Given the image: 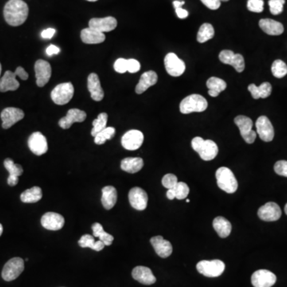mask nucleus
I'll use <instances>...</instances> for the list:
<instances>
[{"mask_svg": "<svg viewBox=\"0 0 287 287\" xmlns=\"http://www.w3.org/2000/svg\"><path fill=\"white\" fill-rule=\"evenodd\" d=\"M28 14V4L23 0H9L4 7V19L12 27H19L24 24Z\"/></svg>", "mask_w": 287, "mask_h": 287, "instance_id": "1", "label": "nucleus"}, {"mask_svg": "<svg viewBox=\"0 0 287 287\" xmlns=\"http://www.w3.org/2000/svg\"><path fill=\"white\" fill-rule=\"evenodd\" d=\"M192 149L199 153L202 160L209 161L216 157L219 148L211 140H203L202 137H196L191 141Z\"/></svg>", "mask_w": 287, "mask_h": 287, "instance_id": "2", "label": "nucleus"}, {"mask_svg": "<svg viewBox=\"0 0 287 287\" xmlns=\"http://www.w3.org/2000/svg\"><path fill=\"white\" fill-rule=\"evenodd\" d=\"M217 184L227 193H234L238 189V181L232 171L227 167H221L215 172Z\"/></svg>", "mask_w": 287, "mask_h": 287, "instance_id": "3", "label": "nucleus"}, {"mask_svg": "<svg viewBox=\"0 0 287 287\" xmlns=\"http://www.w3.org/2000/svg\"><path fill=\"white\" fill-rule=\"evenodd\" d=\"M207 100L199 94H191L182 100L180 110L181 114H188L191 113H201L207 110Z\"/></svg>", "mask_w": 287, "mask_h": 287, "instance_id": "4", "label": "nucleus"}, {"mask_svg": "<svg viewBox=\"0 0 287 287\" xmlns=\"http://www.w3.org/2000/svg\"><path fill=\"white\" fill-rule=\"evenodd\" d=\"M196 269L199 273L206 277H219L224 271L225 264L223 261L219 259L211 260V261L203 260L198 262Z\"/></svg>", "mask_w": 287, "mask_h": 287, "instance_id": "5", "label": "nucleus"}, {"mask_svg": "<svg viewBox=\"0 0 287 287\" xmlns=\"http://www.w3.org/2000/svg\"><path fill=\"white\" fill-rule=\"evenodd\" d=\"M75 94V89L71 82H66L58 85L51 92L53 102L59 106H63L71 102Z\"/></svg>", "mask_w": 287, "mask_h": 287, "instance_id": "6", "label": "nucleus"}, {"mask_svg": "<svg viewBox=\"0 0 287 287\" xmlns=\"http://www.w3.org/2000/svg\"><path fill=\"white\" fill-rule=\"evenodd\" d=\"M234 123L238 126L241 136L247 144H253L255 141L257 133L252 129L253 121L246 116H237L234 118Z\"/></svg>", "mask_w": 287, "mask_h": 287, "instance_id": "7", "label": "nucleus"}, {"mask_svg": "<svg viewBox=\"0 0 287 287\" xmlns=\"http://www.w3.org/2000/svg\"><path fill=\"white\" fill-rule=\"evenodd\" d=\"M24 270V261L21 258H13L9 260L2 271V277L5 281L16 279Z\"/></svg>", "mask_w": 287, "mask_h": 287, "instance_id": "8", "label": "nucleus"}, {"mask_svg": "<svg viewBox=\"0 0 287 287\" xmlns=\"http://www.w3.org/2000/svg\"><path fill=\"white\" fill-rule=\"evenodd\" d=\"M164 67L168 75L172 77L181 76L186 69L184 61L179 59L177 55L174 53H168L165 56Z\"/></svg>", "mask_w": 287, "mask_h": 287, "instance_id": "9", "label": "nucleus"}, {"mask_svg": "<svg viewBox=\"0 0 287 287\" xmlns=\"http://www.w3.org/2000/svg\"><path fill=\"white\" fill-rule=\"evenodd\" d=\"M219 58L221 63L232 66L237 72L242 73L244 71V58L240 54H234L232 51L224 50L219 53Z\"/></svg>", "mask_w": 287, "mask_h": 287, "instance_id": "10", "label": "nucleus"}, {"mask_svg": "<svg viewBox=\"0 0 287 287\" xmlns=\"http://www.w3.org/2000/svg\"><path fill=\"white\" fill-rule=\"evenodd\" d=\"M276 281L275 274L267 269H258L251 276V283L254 287H271Z\"/></svg>", "mask_w": 287, "mask_h": 287, "instance_id": "11", "label": "nucleus"}, {"mask_svg": "<svg viewBox=\"0 0 287 287\" xmlns=\"http://www.w3.org/2000/svg\"><path fill=\"white\" fill-rule=\"evenodd\" d=\"M36 71V84L39 87H43L48 83L51 79V66L47 61L39 59L35 64Z\"/></svg>", "mask_w": 287, "mask_h": 287, "instance_id": "12", "label": "nucleus"}, {"mask_svg": "<svg viewBox=\"0 0 287 287\" xmlns=\"http://www.w3.org/2000/svg\"><path fill=\"white\" fill-rule=\"evenodd\" d=\"M256 129L260 139L265 142H270L274 137V130L271 122L266 116H261L256 121Z\"/></svg>", "mask_w": 287, "mask_h": 287, "instance_id": "13", "label": "nucleus"}, {"mask_svg": "<svg viewBox=\"0 0 287 287\" xmlns=\"http://www.w3.org/2000/svg\"><path fill=\"white\" fill-rule=\"evenodd\" d=\"M30 150L37 156L45 154L48 150L47 138L40 132L32 133L28 139Z\"/></svg>", "mask_w": 287, "mask_h": 287, "instance_id": "14", "label": "nucleus"}, {"mask_svg": "<svg viewBox=\"0 0 287 287\" xmlns=\"http://www.w3.org/2000/svg\"><path fill=\"white\" fill-rule=\"evenodd\" d=\"M144 135L139 130L133 129L124 134L121 138V145L127 150H137L142 145Z\"/></svg>", "mask_w": 287, "mask_h": 287, "instance_id": "15", "label": "nucleus"}, {"mask_svg": "<svg viewBox=\"0 0 287 287\" xmlns=\"http://www.w3.org/2000/svg\"><path fill=\"white\" fill-rule=\"evenodd\" d=\"M24 116H25L24 112L18 108L8 107L4 109L1 113L2 127L4 129L12 127L15 124L21 121Z\"/></svg>", "mask_w": 287, "mask_h": 287, "instance_id": "16", "label": "nucleus"}, {"mask_svg": "<svg viewBox=\"0 0 287 287\" xmlns=\"http://www.w3.org/2000/svg\"><path fill=\"white\" fill-rule=\"evenodd\" d=\"M148 199L146 191L142 188L135 187L129 191V203L134 209L144 211L148 205Z\"/></svg>", "mask_w": 287, "mask_h": 287, "instance_id": "17", "label": "nucleus"}, {"mask_svg": "<svg viewBox=\"0 0 287 287\" xmlns=\"http://www.w3.org/2000/svg\"><path fill=\"white\" fill-rule=\"evenodd\" d=\"M258 215L262 220L266 222H273L280 219L281 215V208L277 203L269 202L260 207Z\"/></svg>", "mask_w": 287, "mask_h": 287, "instance_id": "18", "label": "nucleus"}, {"mask_svg": "<svg viewBox=\"0 0 287 287\" xmlns=\"http://www.w3.org/2000/svg\"><path fill=\"white\" fill-rule=\"evenodd\" d=\"M117 26V21L114 17L109 16L106 18L91 19L89 22V28L102 32H110L114 31Z\"/></svg>", "mask_w": 287, "mask_h": 287, "instance_id": "19", "label": "nucleus"}, {"mask_svg": "<svg viewBox=\"0 0 287 287\" xmlns=\"http://www.w3.org/2000/svg\"><path fill=\"white\" fill-rule=\"evenodd\" d=\"M42 226L50 230H59L63 228L65 219L59 213L47 212L42 217Z\"/></svg>", "mask_w": 287, "mask_h": 287, "instance_id": "20", "label": "nucleus"}, {"mask_svg": "<svg viewBox=\"0 0 287 287\" xmlns=\"http://www.w3.org/2000/svg\"><path fill=\"white\" fill-rule=\"evenodd\" d=\"M86 118V112L78 109H71L67 112L66 117L59 120V125L62 129H68L72 126L73 124L83 122Z\"/></svg>", "mask_w": 287, "mask_h": 287, "instance_id": "21", "label": "nucleus"}, {"mask_svg": "<svg viewBox=\"0 0 287 287\" xmlns=\"http://www.w3.org/2000/svg\"><path fill=\"white\" fill-rule=\"evenodd\" d=\"M151 244L153 246L156 254L161 258H168L172 254V246L169 241L165 240L162 236L157 235L150 239Z\"/></svg>", "mask_w": 287, "mask_h": 287, "instance_id": "22", "label": "nucleus"}, {"mask_svg": "<svg viewBox=\"0 0 287 287\" xmlns=\"http://www.w3.org/2000/svg\"><path fill=\"white\" fill-rule=\"evenodd\" d=\"M132 276L135 280L144 285H152L156 281L152 270L146 266H139L135 267L132 272Z\"/></svg>", "mask_w": 287, "mask_h": 287, "instance_id": "23", "label": "nucleus"}, {"mask_svg": "<svg viewBox=\"0 0 287 287\" xmlns=\"http://www.w3.org/2000/svg\"><path fill=\"white\" fill-rule=\"evenodd\" d=\"M88 90L91 94V98L95 102H101L104 98V91L98 75L95 73L90 74L88 76Z\"/></svg>", "mask_w": 287, "mask_h": 287, "instance_id": "24", "label": "nucleus"}, {"mask_svg": "<svg viewBox=\"0 0 287 287\" xmlns=\"http://www.w3.org/2000/svg\"><path fill=\"white\" fill-rule=\"evenodd\" d=\"M4 166L9 172L8 184L10 186H16L19 183V176L24 173V169L20 164H15L12 159L4 160Z\"/></svg>", "mask_w": 287, "mask_h": 287, "instance_id": "25", "label": "nucleus"}, {"mask_svg": "<svg viewBox=\"0 0 287 287\" xmlns=\"http://www.w3.org/2000/svg\"><path fill=\"white\" fill-rule=\"evenodd\" d=\"M157 80H158V76L155 71H149L144 73L140 78L138 84L136 86V93L137 94H143L149 87L156 85Z\"/></svg>", "mask_w": 287, "mask_h": 287, "instance_id": "26", "label": "nucleus"}, {"mask_svg": "<svg viewBox=\"0 0 287 287\" xmlns=\"http://www.w3.org/2000/svg\"><path fill=\"white\" fill-rule=\"evenodd\" d=\"M259 27L262 32L269 36H280L284 32L283 25L279 22L270 19H262L260 20Z\"/></svg>", "mask_w": 287, "mask_h": 287, "instance_id": "27", "label": "nucleus"}, {"mask_svg": "<svg viewBox=\"0 0 287 287\" xmlns=\"http://www.w3.org/2000/svg\"><path fill=\"white\" fill-rule=\"evenodd\" d=\"M16 73L11 71L5 72L3 78L0 79V92L15 91L20 87V82L16 79Z\"/></svg>", "mask_w": 287, "mask_h": 287, "instance_id": "28", "label": "nucleus"}, {"mask_svg": "<svg viewBox=\"0 0 287 287\" xmlns=\"http://www.w3.org/2000/svg\"><path fill=\"white\" fill-rule=\"evenodd\" d=\"M81 39L86 44H99L106 40V36L102 32L88 28L82 30L81 32Z\"/></svg>", "mask_w": 287, "mask_h": 287, "instance_id": "29", "label": "nucleus"}, {"mask_svg": "<svg viewBox=\"0 0 287 287\" xmlns=\"http://www.w3.org/2000/svg\"><path fill=\"white\" fill-rule=\"evenodd\" d=\"M102 203L106 210H110L115 206L117 200V192L113 186H106L102 188Z\"/></svg>", "mask_w": 287, "mask_h": 287, "instance_id": "30", "label": "nucleus"}, {"mask_svg": "<svg viewBox=\"0 0 287 287\" xmlns=\"http://www.w3.org/2000/svg\"><path fill=\"white\" fill-rule=\"evenodd\" d=\"M213 227L220 238H227L231 232V223L224 217L218 216L213 220Z\"/></svg>", "mask_w": 287, "mask_h": 287, "instance_id": "31", "label": "nucleus"}, {"mask_svg": "<svg viewBox=\"0 0 287 287\" xmlns=\"http://www.w3.org/2000/svg\"><path fill=\"white\" fill-rule=\"evenodd\" d=\"M144 166V161L140 157H127L122 160L121 168L129 173H137Z\"/></svg>", "mask_w": 287, "mask_h": 287, "instance_id": "32", "label": "nucleus"}, {"mask_svg": "<svg viewBox=\"0 0 287 287\" xmlns=\"http://www.w3.org/2000/svg\"><path fill=\"white\" fill-rule=\"evenodd\" d=\"M207 87L208 88V94L213 98H215L226 90L227 83L221 78L211 77L207 80Z\"/></svg>", "mask_w": 287, "mask_h": 287, "instance_id": "33", "label": "nucleus"}, {"mask_svg": "<svg viewBox=\"0 0 287 287\" xmlns=\"http://www.w3.org/2000/svg\"><path fill=\"white\" fill-rule=\"evenodd\" d=\"M248 90L254 99L266 98L271 94L272 86L269 82H263L259 86H255L254 84H250L249 85Z\"/></svg>", "mask_w": 287, "mask_h": 287, "instance_id": "34", "label": "nucleus"}, {"mask_svg": "<svg viewBox=\"0 0 287 287\" xmlns=\"http://www.w3.org/2000/svg\"><path fill=\"white\" fill-rule=\"evenodd\" d=\"M78 245L82 248H91L96 251H101L103 250L106 245L104 244L103 242L101 240H94V235L90 234H84L81 237L80 239L78 241Z\"/></svg>", "mask_w": 287, "mask_h": 287, "instance_id": "35", "label": "nucleus"}, {"mask_svg": "<svg viewBox=\"0 0 287 287\" xmlns=\"http://www.w3.org/2000/svg\"><path fill=\"white\" fill-rule=\"evenodd\" d=\"M43 197V191L39 187H33L30 189L26 190L20 195L22 202L25 203H37Z\"/></svg>", "mask_w": 287, "mask_h": 287, "instance_id": "36", "label": "nucleus"}, {"mask_svg": "<svg viewBox=\"0 0 287 287\" xmlns=\"http://www.w3.org/2000/svg\"><path fill=\"white\" fill-rule=\"evenodd\" d=\"M93 235L95 238H99V240L103 242L106 246H110L114 241V236L111 234H108L104 230L102 225L99 223H95L92 226Z\"/></svg>", "mask_w": 287, "mask_h": 287, "instance_id": "37", "label": "nucleus"}, {"mask_svg": "<svg viewBox=\"0 0 287 287\" xmlns=\"http://www.w3.org/2000/svg\"><path fill=\"white\" fill-rule=\"evenodd\" d=\"M215 36V30L210 24H203L197 34V41L199 43H206Z\"/></svg>", "mask_w": 287, "mask_h": 287, "instance_id": "38", "label": "nucleus"}, {"mask_svg": "<svg viewBox=\"0 0 287 287\" xmlns=\"http://www.w3.org/2000/svg\"><path fill=\"white\" fill-rule=\"evenodd\" d=\"M116 130L113 127H106L94 137V142L97 145H104L106 141L111 140L115 135Z\"/></svg>", "mask_w": 287, "mask_h": 287, "instance_id": "39", "label": "nucleus"}, {"mask_svg": "<svg viewBox=\"0 0 287 287\" xmlns=\"http://www.w3.org/2000/svg\"><path fill=\"white\" fill-rule=\"evenodd\" d=\"M107 121V114L102 113V114H100L98 115V118L93 121V126L94 127H93L92 131H91V135H92L93 137H95L96 135L102 131L104 129H106Z\"/></svg>", "mask_w": 287, "mask_h": 287, "instance_id": "40", "label": "nucleus"}, {"mask_svg": "<svg viewBox=\"0 0 287 287\" xmlns=\"http://www.w3.org/2000/svg\"><path fill=\"white\" fill-rule=\"evenodd\" d=\"M271 72L275 78H284L287 75V65L283 61L277 59L272 64Z\"/></svg>", "mask_w": 287, "mask_h": 287, "instance_id": "41", "label": "nucleus"}, {"mask_svg": "<svg viewBox=\"0 0 287 287\" xmlns=\"http://www.w3.org/2000/svg\"><path fill=\"white\" fill-rule=\"evenodd\" d=\"M175 193V197L177 199H184L188 197L189 194V188L188 184L184 182H178L175 188H172Z\"/></svg>", "mask_w": 287, "mask_h": 287, "instance_id": "42", "label": "nucleus"}, {"mask_svg": "<svg viewBox=\"0 0 287 287\" xmlns=\"http://www.w3.org/2000/svg\"><path fill=\"white\" fill-rule=\"evenodd\" d=\"M285 0H269L268 4L269 7V12L273 16H277L283 12V6Z\"/></svg>", "mask_w": 287, "mask_h": 287, "instance_id": "43", "label": "nucleus"}, {"mask_svg": "<svg viewBox=\"0 0 287 287\" xmlns=\"http://www.w3.org/2000/svg\"><path fill=\"white\" fill-rule=\"evenodd\" d=\"M177 183V177L174 174H166L162 179L163 186L167 189H172V188H175Z\"/></svg>", "mask_w": 287, "mask_h": 287, "instance_id": "44", "label": "nucleus"}, {"mask_svg": "<svg viewBox=\"0 0 287 287\" xmlns=\"http://www.w3.org/2000/svg\"><path fill=\"white\" fill-rule=\"evenodd\" d=\"M247 9L250 12L261 13L263 12L264 9L263 0H248Z\"/></svg>", "mask_w": 287, "mask_h": 287, "instance_id": "45", "label": "nucleus"}, {"mask_svg": "<svg viewBox=\"0 0 287 287\" xmlns=\"http://www.w3.org/2000/svg\"><path fill=\"white\" fill-rule=\"evenodd\" d=\"M274 172L279 176L287 177V160H279L274 164Z\"/></svg>", "mask_w": 287, "mask_h": 287, "instance_id": "46", "label": "nucleus"}, {"mask_svg": "<svg viewBox=\"0 0 287 287\" xmlns=\"http://www.w3.org/2000/svg\"><path fill=\"white\" fill-rule=\"evenodd\" d=\"M114 70L120 74H124V73L128 71L127 59H117L114 63Z\"/></svg>", "mask_w": 287, "mask_h": 287, "instance_id": "47", "label": "nucleus"}, {"mask_svg": "<svg viewBox=\"0 0 287 287\" xmlns=\"http://www.w3.org/2000/svg\"><path fill=\"white\" fill-rule=\"evenodd\" d=\"M128 71L131 74L138 72L141 69V63L136 59H128L127 60Z\"/></svg>", "mask_w": 287, "mask_h": 287, "instance_id": "48", "label": "nucleus"}, {"mask_svg": "<svg viewBox=\"0 0 287 287\" xmlns=\"http://www.w3.org/2000/svg\"><path fill=\"white\" fill-rule=\"evenodd\" d=\"M200 1L211 10H217L221 5L220 0H200Z\"/></svg>", "mask_w": 287, "mask_h": 287, "instance_id": "49", "label": "nucleus"}, {"mask_svg": "<svg viewBox=\"0 0 287 287\" xmlns=\"http://www.w3.org/2000/svg\"><path fill=\"white\" fill-rule=\"evenodd\" d=\"M15 73H16L17 77H20V78H21L22 80H28V78H29V75H28V72H27L23 67H17Z\"/></svg>", "mask_w": 287, "mask_h": 287, "instance_id": "50", "label": "nucleus"}, {"mask_svg": "<svg viewBox=\"0 0 287 287\" xmlns=\"http://www.w3.org/2000/svg\"><path fill=\"white\" fill-rule=\"evenodd\" d=\"M55 32H56V31L53 28H48V29L45 30V31H43L42 32L41 36L43 39H52L53 36H55Z\"/></svg>", "mask_w": 287, "mask_h": 287, "instance_id": "51", "label": "nucleus"}, {"mask_svg": "<svg viewBox=\"0 0 287 287\" xmlns=\"http://www.w3.org/2000/svg\"><path fill=\"white\" fill-rule=\"evenodd\" d=\"M46 52L48 56H52V55H58L60 52V49L57 46L51 45L47 47Z\"/></svg>", "mask_w": 287, "mask_h": 287, "instance_id": "52", "label": "nucleus"}, {"mask_svg": "<svg viewBox=\"0 0 287 287\" xmlns=\"http://www.w3.org/2000/svg\"><path fill=\"white\" fill-rule=\"evenodd\" d=\"M176 13L177 15L178 18L181 19V20H184V19L187 18L188 16V12L182 8H176Z\"/></svg>", "mask_w": 287, "mask_h": 287, "instance_id": "53", "label": "nucleus"}, {"mask_svg": "<svg viewBox=\"0 0 287 287\" xmlns=\"http://www.w3.org/2000/svg\"><path fill=\"white\" fill-rule=\"evenodd\" d=\"M185 4L184 1H179V0H176V1H174L173 2V7L175 9L176 8H182V7L184 6V4Z\"/></svg>", "mask_w": 287, "mask_h": 287, "instance_id": "54", "label": "nucleus"}, {"mask_svg": "<svg viewBox=\"0 0 287 287\" xmlns=\"http://www.w3.org/2000/svg\"><path fill=\"white\" fill-rule=\"evenodd\" d=\"M167 197L168 199L172 200V199H175V193H174L173 189H168L167 191Z\"/></svg>", "mask_w": 287, "mask_h": 287, "instance_id": "55", "label": "nucleus"}, {"mask_svg": "<svg viewBox=\"0 0 287 287\" xmlns=\"http://www.w3.org/2000/svg\"><path fill=\"white\" fill-rule=\"evenodd\" d=\"M3 231H4V228H3L2 224L0 223V236L2 235Z\"/></svg>", "mask_w": 287, "mask_h": 287, "instance_id": "56", "label": "nucleus"}, {"mask_svg": "<svg viewBox=\"0 0 287 287\" xmlns=\"http://www.w3.org/2000/svg\"><path fill=\"white\" fill-rule=\"evenodd\" d=\"M285 213L287 215V203H286V204H285Z\"/></svg>", "mask_w": 287, "mask_h": 287, "instance_id": "57", "label": "nucleus"}, {"mask_svg": "<svg viewBox=\"0 0 287 287\" xmlns=\"http://www.w3.org/2000/svg\"><path fill=\"white\" fill-rule=\"evenodd\" d=\"M1 71H2V66H1V63H0V75H1Z\"/></svg>", "mask_w": 287, "mask_h": 287, "instance_id": "58", "label": "nucleus"}, {"mask_svg": "<svg viewBox=\"0 0 287 287\" xmlns=\"http://www.w3.org/2000/svg\"><path fill=\"white\" fill-rule=\"evenodd\" d=\"M89 2H96V1H98V0H87Z\"/></svg>", "mask_w": 287, "mask_h": 287, "instance_id": "59", "label": "nucleus"}, {"mask_svg": "<svg viewBox=\"0 0 287 287\" xmlns=\"http://www.w3.org/2000/svg\"><path fill=\"white\" fill-rule=\"evenodd\" d=\"M222 1H223V2H227L229 0H220V2H222Z\"/></svg>", "mask_w": 287, "mask_h": 287, "instance_id": "60", "label": "nucleus"}, {"mask_svg": "<svg viewBox=\"0 0 287 287\" xmlns=\"http://www.w3.org/2000/svg\"><path fill=\"white\" fill-rule=\"evenodd\" d=\"M186 201H187V203H189L190 199H186Z\"/></svg>", "mask_w": 287, "mask_h": 287, "instance_id": "61", "label": "nucleus"}]
</instances>
